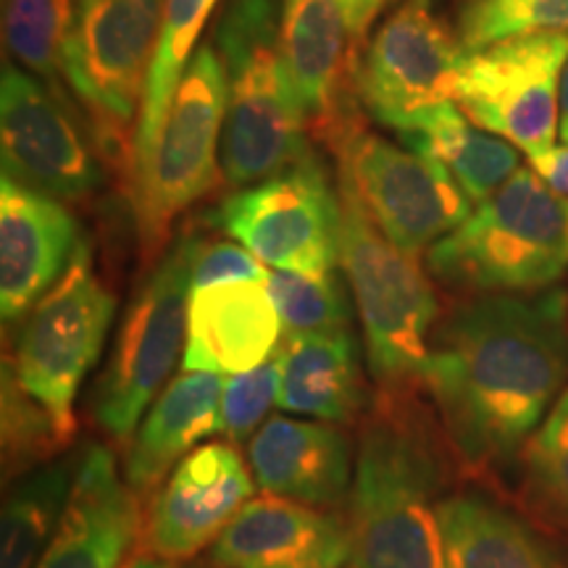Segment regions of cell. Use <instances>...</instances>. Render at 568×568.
Returning a JSON list of instances; mask_svg holds the SVG:
<instances>
[{
	"instance_id": "9a60e30c",
	"label": "cell",
	"mask_w": 568,
	"mask_h": 568,
	"mask_svg": "<svg viewBox=\"0 0 568 568\" xmlns=\"http://www.w3.org/2000/svg\"><path fill=\"white\" fill-rule=\"evenodd\" d=\"M253 477L230 443H209L182 458L142 524L151 558L182 564L209 548L253 497Z\"/></svg>"
},
{
	"instance_id": "d6986e66",
	"label": "cell",
	"mask_w": 568,
	"mask_h": 568,
	"mask_svg": "<svg viewBox=\"0 0 568 568\" xmlns=\"http://www.w3.org/2000/svg\"><path fill=\"white\" fill-rule=\"evenodd\" d=\"M353 42L345 0H284L280 45L290 80L308 122L332 142L353 130L343 103L345 77L355 74Z\"/></svg>"
},
{
	"instance_id": "cb8c5ba5",
	"label": "cell",
	"mask_w": 568,
	"mask_h": 568,
	"mask_svg": "<svg viewBox=\"0 0 568 568\" xmlns=\"http://www.w3.org/2000/svg\"><path fill=\"white\" fill-rule=\"evenodd\" d=\"M439 531L445 568H568L548 539L485 495H445Z\"/></svg>"
},
{
	"instance_id": "8992f818",
	"label": "cell",
	"mask_w": 568,
	"mask_h": 568,
	"mask_svg": "<svg viewBox=\"0 0 568 568\" xmlns=\"http://www.w3.org/2000/svg\"><path fill=\"white\" fill-rule=\"evenodd\" d=\"M226 71L213 42H203L184 69L151 161L130 182L142 255L161 253L176 216L216 187L222 176Z\"/></svg>"
},
{
	"instance_id": "ba28073f",
	"label": "cell",
	"mask_w": 568,
	"mask_h": 568,
	"mask_svg": "<svg viewBox=\"0 0 568 568\" xmlns=\"http://www.w3.org/2000/svg\"><path fill=\"white\" fill-rule=\"evenodd\" d=\"M116 314V297L92 272L90 247L82 243L51 293L34 305L9 361L24 393L34 397L63 443L74 437V400L84 376L101 358Z\"/></svg>"
},
{
	"instance_id": "4dcf8cb0",
	"label": "cell",
	"mask_w": 568,
	"mask_h": 568,
	"mask_svg": "<svg viewBox=\"0 0 568 568\" xmlns=\"http://www.w3.org/2000/svg\"><path fill=\"white\" fill-rule=\"evenodd\" d=\"M537 32H568V0H471L458 21L468 53Z\"/></svg>"
},
{
	"instance_id": "4316f807",
	"label": "cell",
	"mask_w": 568,
	"mask_h": 568,
	"mask_svg": "<svg viewBox=\"0 0 568 568\" xmlns=\"http://www.w3.org/2000/svg\"><path fill=\"white\" fill-rule=\"evenodd\" d=\"M74 471L51 464L21 479L6 497L0 568H34L59 527Z\"/></svg>"
},
{
	"instance_id": "277c9868",
	"label": "cell",
	"mask_w": 568,
	"mask_h": 568,
	"mask_svg": "<svg viewBox=\"0 0 568 568\" xmlns=\"http://www.w3.org/2000/svg\"><path fill=\"white\" fill-rule=\"evenodd\" d=\"M426 266L450 287L479 295L550 290L568 272V201L521 166L429 247Z\"/></svg>"
},
{
	"instance_id": "3957f363",
	"label": "cell",
	"mask_w": 568,
	"mask_h": 568,
	"mask_svg": "<svg viewBox=\"0 0 568 568\" xmlns=\"http://www.w3.org/2000/svg\"><path fill=\"white\" fill-rule=\"evenodd\" d=\"M276 0H226L213 48L226 71L222 172L247 187L311 153L301 98L280 45Z\"/></svg>"
},
{
	"instance_id": "52a82bcc",
	"label": "cell",
	"mask_w": 568,
	"mask_h": 568,
	"mask_svg": "<svg viewBox=\"0 0 568 568\" xmlns=\"http://www.w3.org/2000/svg\"><path fill=\"white\" fill-rule=\"evenodd\" d=\"M201 245L195 234L176 240L140 284L119 324L111 361L92 395V418L116 443L138 429L187 345L193 268Z\"/></svg>"
},
{
	"instance_id": "8d00e7d4",
	"label": "cell",
	"mask_w": 568,
	"mask_h": 568,
	"mask_svg": "<svg viewBox=\"0 0 568 568\" xmlns=\"http://www.w3.org/2000/svg\"><path fill=\"white\" fill-rule=\"evenodd\" d=\"M126 568H172V564H166V560H159V558H134Z\"/></svg>"
},
{
	"instance_id": "836d02e7",
	"label": "cell",
	"mask_w": 568,
	"mask_h": 568,
	"mask_svg": "<svg viewBox=\"0 0 568 568\" xmlns=\"http://www.w3.org/2000/svg\"><path fill=\"white\" fill-rule=\"evenodd\" d=\"M266 276L264 261L255 258L247 247L234 243H203L193 268V290L226 282H255Z\"/></svg>"
},
{
	"instance_id": "5bb4252c",
	"label": "cell",
	"mask_w": 568,
	"mask_h": 568,
	"mask_svg": "<svg viewBox=\"0 0 568 568\" xmlns=\"http://www.w3.org/2000/svg\"><path fill=\"white\" fill-rule=\"evenodd\" d=\"M0 155L3 174L55 201H82L103 182L69 105L19 67H6L0 82Z\"/></svg>"
},
{
	"instance_id": "7a4b0ae2",
	"label": "cell",
	"mask_w": 568,
	"mask_h": 568,
	"mask_svg": "<svg viewBox=\"0 0 568 568\" xmlns=\"http://www.w3.org/2000/svg\"><path fill=\"white\" fill-rule=\"evenodd\" d=\"M445 453L410 393H382L364 422L347 495L351 568H445Z\"/></svg>"
},
{
	"instance_id": "d6a6232c",
	"label": "cell",
	"mask_w": 568,
	"mask_h": 568,
	"mask_svg": "<svg viewBox=\"0 0 568 568\" xmlns=\"http://www.w3.org/2000/svg\"><path fill=\"white\" fill-rule=\"evenodd\" d=\"M280 397V361L276 353L264 366L245 374H232L224 382L219 406V435L224 443H251L268 410Z\"/></svg>"
},
{
	"instance_id": "9c48e42d",
	"label": "cell",
	"mask_w": 568,
	"mask_h": 568,
	"mask_svg": "<svg viewBox=\"0 0 568 568\" xmlns=\"http://www.w3.org/2000/svg\"><path fill=\"white\" fill-rule=\"evenodd\" d=\"M166 0H80L63 77L95 113L105 151L132 169L134 116L163 32ZM130 174V172H126Z\"/></svg>"
},
{
	"instance_id": "f546056e",
	"label": "cell",
	"mask_w": 568,
	"mask_h": 568,
	"mask_svg": "<svg viewBox=\"0 0 568 568\" xmlns=\"http://www.w3.org/2000/svg\"><path fill=\"white\" fill-rule=\"evenodd\" d=\"M521 458L529 497L568 535V387L531 435Z\"/></svg>"
},
{
	"instance_id": "2e32d148",
	"label": "cell",
	"mask_w": 568,
	"mask_h": 568,
	"mask_svg": "<svg viewBox=\"0 0 568 568\" xmlns=\"http://www.w3.org/2000/svg\"><path fill=\"white\" fill-rule=\"evenodd\" d=\"M80 230L67 205L27 187L13 176L0 180V311L19 322L67 272Z\"/></svg>"
},
{
	"instance_id": "f1b7e54d",
	"label": "cell",
	"mask_w": 568,
	"mask_h": 568,
	"mask_svg": "<svg viewBox=\"0 0 568 568\" xmlns=\"http://www.w3.org/2000/svg\"><path fill=\"white\" fill-rule=\"evenodd\" d=\"M266 287L287 339L351 329L353 295H347L335 272L297 274L274 268L266 276Z\"/></svg>"
},
{
	"instance_id": "e0dca14e",
	"label": "cell",
	"mask_w": 568,
	"mask_h": 568,
	"mask_svg": "<svg viewBox=\"0 0 568 568\" xmlns=\"http://www.w3.org/2000/svg\"><path fill=\"white\" fill-rule=\"evenodd\" d=\"M219 568H343L351 566L347 521L316 506L268 495L251 497L213 542Z\"/></svg>"
},
{
	"instance_id": "8fae6325",
	"label": "cell",
	"mask_w": 568,
	"mask_h": 568,
	"mask_svg": "<svg viewBox=\"0 0 568 568\" xmlns=\"http://www.w3.org/2000/svg\"><path fill=\"white\" fill-rule=\"evenodd\" d=\"M339 193L314 153L240 190L213 222L272 268L326 274L339 264Z\"/></svg>"
},
{
	"instance_id": "ffe728a7",
	"label": "cell",
	"mask_w": 568,
	"mask_h": 568,
	"mask_svg": "<svg viewBox=\"0 0 568 568\" xmlns=\"http://www.w3.org/2000/svg\"><path fill=\"white\" fill-rule=\"evenodd\" d=\"M282 318L266 280L193 290L184 372L245 374L280 351Z\"/></svg>"
},
{
	"instance_id": "1f68e13d",
	"label": "cell",
	"mask_w": 568,
	"mask_h": 568,
	"mask_svg": "<svg viewBox=\"0 0 568 568\" xmlns=\"http://www.w3.org/2000/svg\"><path fill=\"white\" fill-rule=\"evenodd\" d=\"M67 445L53 418L34 397L24 393L9 361L3 364V474L19 477L27 468Z\"/></svg>"
},
{
	"instance_id": "603a6c76",
	"label": "cell",
	"mask_w": 568,
	"mask_h": 568,
	"mask_svg": "<svg viewBox=\"0 0 568 568\" xmlns=\"http://www.w3.org/2000/svg\"><path fill=\"white\" fill-rule=\"evenodd\" d=\"M276 361L280 408L322 422H351L364 410L366 385L351 329L290 337Z\"/></svg>"
},
{
	"instance_id": "d590c367",
	"label": "cell",
	"mask_w": 568,
	"mask_h": 568,
	"mask_svg": "<svg viewBox=\"0 0 568 568\" xmlns=\"http://www.w3.org/2000/svg\"><path fill=\"white\" fill-rule=\"evenodd\" d=\"M387 0H345L347 17H351V27L355 40H364L368 27L374 24V19L379 17V11L385 9Z\"/></svg>"
},
{
	"instance_id": "f35d334b",
	"label": "cell",
	"mask_w": 568,
	"mask_h": 568,
	"mask_svg": "<svg viewBox=\"0 0 568 568\" xmlns=\"http://www.w3.org/2000/svg\"><path fill=\"white\" fill-rule=\"evenodd\" d=\"M560 138H564V142L568 145V113L560 116Z\"/></svg>"
},
{
	"instance_id": "4fadbf2b",
	"label": "cell",
	"mask_w": 568,
	"mask_h": 568,
	"mask_svg": "<svg viewBox=\"0 0 568 568\" xmlns=\"http://www.w3.org/2000/svg\"><path fill=\"white\" fill-rule=\"evenodd\" d=\"M466 53L458 34L408 0L368 42L355 90L374 122L406 134L429 111L456 103Z\"/></svg>"
},
{
	"instance_id": "44dd1931",
	"label": "cell",
	"mask_w": 568,
	"mask_h": 568,
	"mask_svg": "<svg viewBox=\"0 0 568 568\" xmlns=\"http://www.w3.org/2000/svg\"><path fill=\"white\" fill-rule=\"evenodd\" d=\"M255 485L305 506H337L351 495V443L329 424L274 416L247 443Z\"/></svg>"
},
{
	"instance_id": "6da1fadb",
	"label": "cell",
	"mask_w": 568,
	"mask_h": 568,
	"mask_svg": "<svg viewBox=\"0 0 568 568\" xmlns=\"http://www.w3.org/2000/svg\"><path fill=\"white\" fill-rule=\"evenodd\" d=\"M568 295H479L435 326L424 387L466 466L521 456L566 393Z\"/></svg>"
},
{
	"instance_id": "7c38bea8",
	"label": "cell",
	"mask_w": 568,
	"mask_h": 568,
	"mask_svg": "<svg viewBox=\"0 0 568 568\" xmlns=\"http://www.w3.org/2000/svg\"><path fill=\"white\" fill-rule=\"evenodd\" d=\"M568 32H537L466 53L456 103L529 159L556 148Z\"/></svg>"
},
{
	"instance_id": "ac0fdd59",
	"label": "cell",
	"mask_w": 568,
	"mask_h": 568,
	"mask_svg": "<svg viewBox=\"0 0 568 568\" xmlns=\"http://www.w3.org/2000/svg\"><path fill=\"white\" fill-rule=\"evenodd\" d=\"M140 529L138 493L103 445L82 453L61 521L34 568H119Z\"/></svg>"
},
{
	"instance_id": "7402d4cb",
	"label": "cell",
	"mask_w": 568,
	"mask_h": 568,
	"mask_svg": "<svg viewBox=\"0 0 568 568\" xmlns=\"http://www.w3.org/2000/svg\"><path fill=\"white\" fill-rule=\"evenodd\" d=\"M222 379L211 372H182L145 410L126 456V481L134 493H151L182 458L219 432Z\"/></svg>"
},
{
	"instance_id": "484cf974",
	"label": "cell",
	"mask_w": 568,
	"mask_h": 568,
	"mask_svg": "<svg viewBox=\"0 0 568 568\" xmlns=\"http://www.w3.org/2000/svg\"><path fill=\"white\" fill-rule=\"evenodd\" d=\"M219 0H166L163 9V32L155 53L151 77H148L145 98H142V111L134 126V153L130 182L138 176L151 161L155 142L166 122L169 109L180 88L184 69L195 53V40L201 38L205 21H209L213 6Z\"/></svg>"
},
{
	"instance_id": "30bf717a",
	"label": "cell",
	"mask_w": 568,
	"mask_h": 568,
	"mask_svg": "<svg viewBox=\"0 0 568 568\" xmlns=\"http://www.w3.org/2000/svg\"><path fill=\"white\" fill-rule=\"evenodd\" d=\"M332 145L339 182L406 253L422 255L471 216V201L443 163L353 126Z\"/></svg>"
},
{
	"instance_id": "5b68a950",
	"label": "cell",
	"mask_w": 568,
	"mask_h": 568,
	"mask_svg": "<svg viewBox=\"0 0 568 568\" xmlns=\"http://www.w3.org/2000/svg\"><path fill=\"white\" fill-rule=\"evenodd\" d=\"M339 264L364 324L368 368L382 393L424 385L437 295L418 255L382 234L364 205L339 182Z\"/></svg>"
},
{
	"instance_id": "74e56055",
	"label": "cell",
	"mask_w": 568,
	"mask_h": 568,
	"mask_svg": "<svg viewBox=\"0 0 568 568\" xmlns=\"http://www.w3.org/2000/svg\"><path fill=\"white\" fill-rule=\"evenodd\" d=\"M568 113V67L564 71V82H560V116Z\"/></svg>"
},
{
	"instance_id": "e575fe53",
	"label": "cell",
	"mask_w": 568,
	"mask_h": 568,
	"mask_svg": "<svg viewBox=\"0 0 568 568\" xmlns=\"http://www.w3.org/2000/svg\"><path fill=\"white\" fill-rule=\"evenodd\" d=\"M529 166L535 169L539 180L548 184L552 193H558L568 201V145L535 155V159H529Z\"/></svg>"
},
{
	"instance_id": "ab89813d",
	"label": "cell",
	"mask_w": 568,
	"mask_h": 568,
	"mask_svg": "<svg viewBox=\"0 0 568 568\" xmlns=\"http://www.w3.org/2000/svg\"><path fill=\"white\" fill-rule=\"evenodd\" d=\"M414 3H418V6H424V9H429L432 3H435V0H414Z\"/></svg>"
},
{
	"instance_id": "d4e9b609",
	"label": "cell",
	"mask_w": 568,
	"mask_h": 568,
	"mask_svg": "<svg viewBox=\"0 0 568 568\" xmlns=\"http://www.w3.org/2000/svg\"><path fill=\"white\" fill-rule=\"evenodd\" d=\"M400 138L408 142L410 151L443 163L474 205L493 197L521 169L518 148L468 122L456 103L429 111Z\"/></svg>"
},
{
	"instance_id": "83f0119b",
	"label": "cell",
	"mask_w": 568,
	"mask_h": 568,
	"mask_svg": "<svg viewBox=\"0 0 568 568\" xmlns=\"http://www.w3.org/2000/svg\"><path fill=\"white\" fill-rule=\"evenodd\" d=\"M80 0H3L6 48L30 74L55 82L63 74Z\"/></svg>"
}]
</instances>
